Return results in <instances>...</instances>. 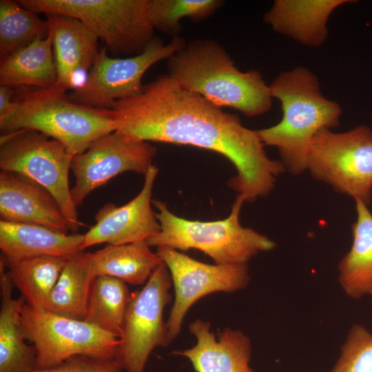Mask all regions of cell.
Segmentation results:
<instances>
[{"mask_svg": "<svg viewBox=\"0 0 372 372\" xmlns=\"http://www.w3.org/2000/svg\"><path fill=\"white\" fill-rule=\"evenodd\" d=\"M357 220L351 225L353 243L338 265V282L349 298L372 296V214L355 200Z\"/></svg>", "mask_w": 372, "mask_h": 372, "instance_id": "cell-21", "label": "cell"}, {"mask_svg": "<svg viewBox=\"0 0 372 372\" xmlns=\"http://www.w3.org/2000/svg\"><path fill=\"white\" fill-rule=\"evenodd\" d=\"M16 102L14 113L0 125L3 134L36 130L61 142L73 156L116 130L112 110L74 103L54 85L23 92Z\"/></svg>", "mask_w": 372, "mask_h": 372, "instance_id": "cell-5", "label": "cell"}, {"mask_svg": "<svg viewBox=\"0 0 372 372\" xmlns=\"http://www.w3.org/2000/svg\"><path fill=\"white\" fill-rule=\"evenodd\" d=\"M351 0H276L264 21L271 29L307 47H319L327 38L332 12Z\"/></svg>", "mask_w": 372, "mask_h": 372, "instance_id": "cell-17", "label": "cell"}, {"mask_svg": "<svg viewBox=\"0 0 372 372\" xmlns=\"http://www.w3.org/2000/svg\"><path fill=\"white\" fill-rule=\"evenodd\" d=\"M48 20L21 6L18 1H0V57L5 59L37 39L48 37Z\"/></svg>", "mask_w": 372, "mask_h": 372, "instance_id": "cell-27", "label": "cell"}, {"mask_svg": "<svg viewBox=\"0 0 372 372\" xmlns=\"http://www.w3.org/2000/svg\"><path fill=\"white\" fill-rule=\"evenodd\" d=\"M0 218L7 222L41 225L63 234L70 231L50 192L24 176L1 170Z\"/></svg>", "mask_w": 372, "mask_h": 372, "instance_id": "cell-15", "label": "cell"}, {"mask_svg": "<svg viewBox=\"0 0 372 372\" xmlns=\"http://www.w3.org/2000/svg\"><path fill=\"white\" fill-rule=\"evenodd\" d=\"M56 80L50 26L48 37L37 39L1 60L0 85L49 88Z\"/></svg>", "mask_w": 372, "mask_h": 372, "instance_id": "cell-22", "label": "cell"}, {"mask_svg": "<svg viewBox=\"0 0 372 372\" xmlns=\"http://www.w3.org/2000/svg\"><path fill=\"white\" fill-rule=\"evenodd\" d=\"M156 149L149 142L114 131L94 141L83 153L74 156L71 171L75 178L71 188L78 207L87 196L114 177L125 172L145 175L153 165Z\"/></svg>", "mask_w": 372, "mask_h": 372, "instance_id": "cell-13", "label": "cell"}, {"mask_svg": "<svg viewBox=\"0 0 372 372\" xmlns=\"http://www.w3.org/2000/svg\"><path fill=\"white\" fill-rule=\"evenodd\" d=\"M172 285L169 271L163 262L141 289L132 293L116 357L126 372H144L154 349L169 344L163 313L172 300Z\"/></svg>", "mask_w": 372, "mask_h": 372, "instance_id": "cell-10", "label": "cell"}, {"mask_svg": "<svg viewBox=\"0 0 372 372\" xmlns=\"http://www.w3.org/2000/svg\"><path fill=\"white\" fill-rule=\"evenodd\" d=\"M330 372H372V333L360 324H353Z\"/></svg>", "mask_w": 372, "mask_h": 372, "instance_id": "cell-29", "label": "cell"}, {"mask_svg": "<svg viewBox=\"0 0 372 372\" xmlns=\"http://www.w3.org/2000/svg\"><path fill=\"white\" fill-rule=\"evenodd\" d=\"M307 170L315 179L368 206L372 197V130L365 125L314 136Z\"/></svg>", "mask_w": 372, "mask_h": 372, "instance_id": "cell-8", "label": "cell"}, {"mask_svg": "<svg viewBox=\"0 0 372 372\" xmlns=\"http://www.w3.org/2000/svg\"><path fill=\"white\" fill-rule=\"evenodd\" d=\"M3 260L13 285L25 303L37 311H45L50 294L69 258L41 256L16 261Z\"/></svg>", "mask_w": 372, "mask_h": 372, "instance_id": "cell-24", "label": "cell"}, {"mask_svg": "<svg viewBox=\"0 0 372 372\" xmlns=\"http://www.w3.org/2000/svg\"><path fill=\"white\" fill-rule=\"evenodd\" d=\"M96 277L87 253L82 251L70 256L50 294L45 311L83 320Z\"/></svg>", "mask_w": 372, "mask_h": 372, "instance_id": "cell-25", "label": "cell"}, {"mask_svg": "<svg viewBox=\"0 0 372 372\" xmlns=\"http://www.w3.org/2000/svg\"><path fill=\"white\" fill-rule=\"evenodd\" d=\"M123 368L116 358H103L79 355L45 369L32 372H123Z\"/></svg>", "mask_w": 372, "mask_h": 372, "instance_id": "cell-30", "label": "cell"}, {"mask_svg": "<svg viewBox=\"0 0 372 372\" xmlns=\"http://www.w3.org/2000/svg\"><path fill=\"white\" fill-rule=\"evenodd\" d=\"M83 234H63L37 225L0 220V249L8 261L52 256L68 258L82 251Z\"/></svg>", "mask_w": 372, "mask_h": 372, "instance_id": "cell-19", "label": "cell"}, {"mask_svg": "<svg viewBox=\"0 0 372 372\" xmlns=\"http://www.w3.org/2000/svg\"><path fill=\"white\" fill-rule=\"evenodd\" d=\"M52 33L56 68L55 87L65 92L74 87L79 72L91 69L99 53V38L79 19L66 15L46 14Z\"/></svg>", "mask_w": 372, "mask_h": 372, "instance_id": "cell-18", "label": "cell"}, {"mask_svg": "<svg viewBox=\"0 0 372 372\" xmlns=\"http://www.w3.org/2000/svg\"><path fill=\"white\" fill-rule=\"evenodd\" d=\"M12 87L0 85V125L5 123L14 113L17 102L12 100Z\"/></svg>", "mask_w": 372, "mask_h": 372, "instance_id": "cell-31", "label": "cell"}, {"mask_svg": "<svg viewBox=\"0 0 372 372\" xmlns=\"http://www.w3.org/2000/svg\"><path fill=\"white\" fill-rule=\"evenodd\" d=\"M187 41L180 36L165 44L155 37L144 52L129 58H112L105 47L97 58L85 81L68 94L78 104L96 108L111 109L113 104L137 94L143 87L142 78L156 63L169 59Z\"/></svg>", "mask_w": 372, "mask_h": 372, "instance_id": "cell-11", "label": "cell"}, {"mask_svg": "<svg viewBox=\"0 0 372 372\" xmlns=\"http://www.w3.org/2000/svg\"><path fill=\"white\" fill-rule=\"evenodd\" d=\"M245 198L238 195L230 214L225 219L189 220L172 213L165 203L152 200L161 229L146 241L150 247H167L178 251L200 250L218 265L245 264L259 253L269 251L276 244L239 220Z\"/></svg>", "mask_w": 372, "mask_h": 372, "instance_id": "cell-4", "label": "cell"}, {"mask_svg": "<svg viewBox=\"0 0 372 372\" xmlns=\"http://www.w3.org/2000/svg\"><path fill=\"white\" fill-rule=\"evenodd\" d=\"M209 322L196 319L189 331L196 340L187 349L173 351L187 358L196 372H254L250 366L251 342L242 331L225 328L217 336Z\"/></svg>", "mask_w": 372, "mask_h": 372, "instance_id": "cell-16", "label": "cell"}, {"mask_svg": "<svg viewBox=\"0 0 372 372\" xmlns=\"http://www.w3.org/2000/svg\"><path fill=\"white\" fill-rule=\"evenodd\" d=\"M36 13L79 19L114 54L136 56L156 37L148 14V0H20Z\"/></svg>", "mask_w": 372, "mask_h": 372, "instance_id": "cell-6", "label": "cell"}, {"mask_svg": "<svg viewBox=\"0 0 372 372\" xmlns=\"http://www.w3.org/2000/svg\"><path fill=\"white\" fill-rule=\"evenodd\" d=\"M21 318L25 338L36 350L37 369L49 368L79 355L116 357L119 338L83 320L37 311L25 302Z\"/></svg>", "mask_w": 372, "mask_h": 372, "instance_id": "cell-9", "label": "cell"}, {"mask_svg": "<svg viewBox=\"0 0 372 372\" xmlns=\"http://www.w3.org/2000/svg\"><path fill=\"white\" fill-rule=\"evenodd\" d=\"M116 130L146 142L191 145L220 154L237 174L229 186L253 203L268 196L282 162L269 158L257 130L245 127L236 114L225 112L197 93L161 74L134 96L118 101Z\"/></svg>", "mask_w": 372, "mask_h": 372, "instance_id": "cell-1", "label": "cell"}, {"mask_svg": "<svg viewBox=\"0 0 372 372\" xmlns=\"http://www.w3.org/2000/svg\"><path fill=\"white\" fill-rule=\"evenodd\" d=\"M146 240L123 245H107L93 253H87L94 272L108 276L125 283H146L163 260L150 249Z\"/></svg>", "mask_w": 372, "mask_h": 372, "instance_id": "cell-23", "label": "cell"}, {"mask_svg": "<svg viewBox=\"0 0 372 372\" xmlns=\"http://www.w3.org/2000/svg\"><path fill=\"white\" fill-rule=\"evenodd\" d=\"M269 87L272 98L281 104L282 117L257 132L265 146L277 148L285 170L300 175L307 170L316 134L340 125L341 107L322 94L318 77L305 67L281 72Z\"/></svg>", "mask_w": 372, "mask_h": 372, "instance_id": "cell-2", "label": "cell"}, {"mask_svg": "<svg viewBox=\"0 0 372 372\" xmlns=\"http://www.w3.org/2000/svg\"><path fill=\"white\" fill-rule=\"evenodd\" d=\"M158 169L154 165L145 175L143 186L132 200L117 207L104 205L95 215V224L83 234L82 251L101 243L118 245L147 240L161 229L152 209V194Z\"/></svg>", "mask_w": 372, "mask_h": 372, "instance_id": "cell-14", "label": "cell"}, {"mask_svg": "<svg viewBox=\"0 0 372 372\" xmlns=\"http://www.w3.org/2000/svg\"><path fill=\"white\" fill-rule=\"evenodd\" d=\"M220 0H148V14L154 30L174 37L181 32L180 21L197 22L212 15L224 4Z\"/></svg>", "mask_w": 372, "mask_h": 372, "instance_id": "cell-28", "label": "cell"}, {"mask_svg": "<svg viewBox=\"0 0 372 372\" xmlns=\"http://www.w3.org/2000/svg\"><path fill=\"white\" fill-rule=\"evenodd\" d=\"M73 157L61 142L36 130L1 135V170L24 176L46 189L56 199L70 231L75 232L83 224L69 185Z\"/></svg>", "mask_w": 372, "mask_h": 372, "instance_id": "cell-7", "label": "cell"}, {"mask_svg": "<svg viewBox=\"0 0 372 372\" xmlns=\"http://www.w3.org/2000/svg\"><path fill=\"white\" fill-rule=\"evenodd\" d=\"M5 267L1 258L0 372H32L37 369V353L25 341L21 309L25 301L12 297L14 286Z\"/></svg>", "mask_w": 372, "mask_h": 372, "instance_id": "cell-20", "label": "cell"}, {"mask_svg": "<svg viewBox=\"0 0 372 372\" xmlns=\"http://www.w3.org/2000/svg\"><path fill=\"white\" fill-rule=\"evenodd\" d=\"M156 252L166 265L174 288V301L166 321L169 343L180 333L188 310L196 301L215 292L242 290L250 281L247 263L207 264L167 247H158Z\"/></svg>", "mask_w": 372, "mask_h": 372, "instance_id": "cell-12", "label": "cell"}, {"mask_svg": "<svg viewBox=\"0 0 372 372\" xmlns=\"http://www.w3.org/2000/svg\"><path fill=\"white\" fill-rule=\"evenodd\" d=\"M225 48L210 39H196L167 59L168 76L213 104L249 117L267 112L272 96L261 74L240 71Z\"/></svg>", "mask_w": 372, "mask_h": 372, "instance_id": "cell-3", "label": "cell"}, {"mask_svg": "<svg viewBox=\"0 0 372 372\" xmlns=\"http://www.w3.org/2000/svg\"><path fill=\"white\" fill-rule=\"evenodd\" d=\"M131 296L123 281L98 276L92 285L83 320L119 338Z\"/></svg>", "mask_w": 372, "mask_h": 372, "instance_id": "cell-26", "label": "cell"}]
</instances>
